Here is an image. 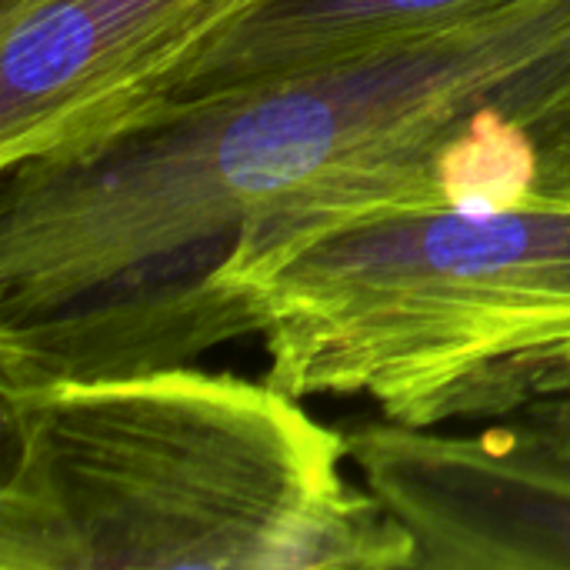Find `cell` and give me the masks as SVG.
<instances>
[{
    "mask_svg": "<svg viewBox=\"0 0 570 570\" xmlns=\"http://www.w3.org/2000/svg\"><path fill=\"white\" fill-rule=\"evenodd\" d=\"M568 70L570 0H504L10 170L0 331L104 317L200 254L217 264L250 224L444 194L458 144L494 117L521 124Z\"/></svg>",
    "mask_w": 570,
    "mask_h": 570,
    "instance_id": "1",
    "label": "cell"
},
{
    "mask_svg": "<svg viewBox=\"0 0 570 570\" xmlns=\"http://www.w3.org/2000/svg\"><path fill=\"white\" fill-rule=\"evenodd\" d=\"M247 334L301 401L494 421L570 464V200L424 194L244 227L157 347L177 364Z\"/></svg>",
    "mask_w": 570,
    "mask_h": 570,
    "instance_id": "2",
    "label": "cell"
},
{
    "mask_svg": "<svg viewBox=\"0 0 570 570\" xmlns=\"http://www.w3.org/2000/svg\"><path fill=\"white\" fill-rule=\"evenodd\" d=\"M0 570H397L347 438L267 377L154 364L0 384Z\"/></svg>",
    "mask_w": 570,
    "mask_h": 570,
    "instance_id": "3",
    "label": "cell"
},
{
    "mask_svg": "<svg viewBox=\"0 0 570 570\" xmlns=\"http://www.w3.org/2000/svg\"><path fill=\"white\" fill-rule=\"evenodd\" d=\"M247 0H0V174L137 127Z\"/></svg>",
    "mask_w": 570,
    "mask_h": 570,
    "instance_id": "4",
    "label": "cell"
},
{
    "mask_svg": "<svg viewBox=\"0 0 570 570\" xmlns=\"http://www.w3.org/2000/svg\"><path fill=\"white\" fill-rule=\"evenodd\" d=\"M344 438L414 570H570V464L511 428L454 438L381 414Z\"/></svg>",
    "mask_w": 570,
    "mask_h": 570,
    "instance_id": "5",
    "label": "cell"
},
{
    "mask_svg": "<svg viewBox=\"0 0 570 570\" xmlns=\"http://www.w3.org/2000/svg\"><path fill=\"white\" fill-rule=\"evenodd\" d=\"M494 3L504 0H247L154 110L344 60Z\"/></svg>",
    "mask_w": 570,
    "mask_h": 570,
    "instance_id": "6",
    "label": "cell"
},
{
    "mask_svg": "<svg viewBox=\"0 0 570 570\" xmlns=\"http://www.w3.org/2000/svg\"><path fill=\"white\" fill-rule=\"evenodd\" d=\"M514 197L570 200V70L521 124H511L498 204Z\"/></svg>",
    "mask_w": 570,
    "mask_h": 570,
    "instance_id": "7",
    "label": "cell"
}]
</instances>
